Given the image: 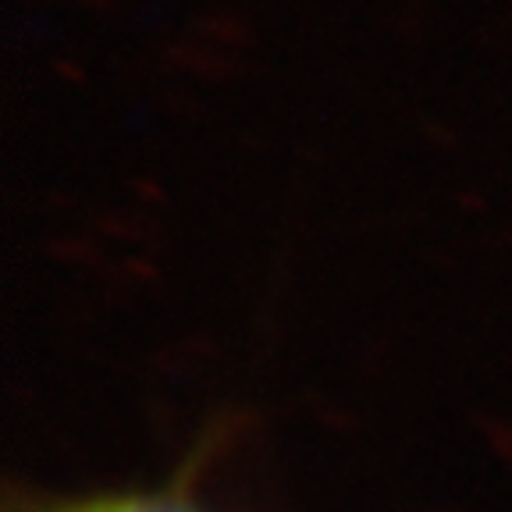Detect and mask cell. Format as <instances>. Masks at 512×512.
<instances>
[{
	"instance_id": "6da1fadb",
	"label": "cell",
	"mask_w": 512,
	"mask_h": 512,
	"mask_svg": "<svg viewBox=\"0 0 512 512\" xmlns=\"http://www.w3.org/2000/svg\"><path fill=\"white\" fill-rule=\"evenodd\" d=\"M111 512H164V509H143V505H139V509H111Z\"/></svg>"
}]
</instances>
